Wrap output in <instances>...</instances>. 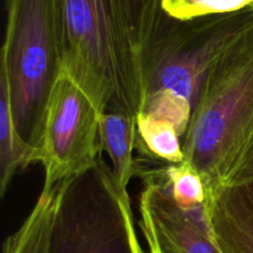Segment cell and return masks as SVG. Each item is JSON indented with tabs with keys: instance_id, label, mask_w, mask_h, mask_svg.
Segmentation results:
<instances>
[{
	"instance_id": "1",
	"label": "cell",
	"mask_w": 253,
	"mask_h": 253,
	"mask_svg": "<svg viewBox=\"0 0 253 253\" xmlns=\"http://www.w3.org/2000/svg\"><path fill=\"white\" fill-rule=\"evenodd\" d=\"M253 135V27L212 68L183 137L208 195L226 184Z\"/></svg>"
},
{
	"instance_id": "2",
	"label": "cell",
	"mask_w": 253,
	"mask_h": 253,
	"mask_svg": "<svg viewBox=\"0 0 253 253\" xmlns=\"http://www.w3.org/2000/svg\"><path fill=\"white\" fill-rule=\"evenodd\" d=\"M62 69L100 114L116 109L137 118L146 99L121 22L120 0H58Z\"/></svg>"
},
{
	"instance_id": "3",
	"label": "cell",
	"mask_w": 253,
	"mask_h": 253,
	"mask_svg": "<svg viewBox=\"0 0 253 253\" xmlns=\"http://www.w3.org/2000/svg\"><path fill=\"white\" fill-rule=\"evenodd\" d=\"M5 67L17 130L37 148L49 93L62 71L58 0H5Z\"/></svg>"
},
{
	"instance_id": "4",
	"label": "cell",
	"mask_w": 253,
	"mask_h": 253,
	"mask_svg": "<svg viewBox=\"0 0 253 253\" xmlns=\"http://www.w3.org/2000/svg\"><path fill=\"white\" fill-rule=\"evenodd\" d=\"M253 27V5L236 12L178 20L165 11L145 53L146 95L169 89L195 103L208 76Z\"/></svg>"
},
{
	"instance_id": "5",
	"label": "cell",
	"mask_w": 253,
	"mask_h": 253,
	"mask_svg": "<svg viewBox=\"0 0 253 253\" xmlns=\"http://www.w3.org/2000/svg\"><path fill=\"white\" fill-rule=\"evenodd\" d=\"M47 253H145L131 199L103 157L83 174L58 184V202Z\"/></svg>"
},
{
	"instance_id": "6",
	"label": "cell",
	"mask_w": 253,
	"mask_h": 253,
	"mask_svg": "<svg viewBox=\"0 0 253 253\" xmlns=\"http://www.w3.org/2000/svg\"><path fill=\"white\" fill-rule=\"evenodd\" d=\"M100 116L90 96L62 69L44 109L39 163L44 172L42 190L83 174L101 158Z\"/></svg>"
},
{
	"instance_id": "7",
	"label": "cell",
	"mask_w": 253,
	"mask_h": 253,
	"mask_svg": "<svg viewBox=\"0 0 253 253\" xmlns=\"http://www.w3.org/2000/svg\"><path fill=\"white\" fill-rule=\"evenodd\" d=\"M140 229L150 253H221L212 239L207 209H183L173 200L161 167L138 162Z\"/></svg>"
},
{
	"instance_id": "8",
	"label": "cell",
	"mask_w": 253,
	"mask_h": 253,
	"mask_svg": "<svg viewBox=\"0 0 253 253\" xmlns=\"http://www.w3.org/2000/svg\"><path fill=\"white\" fill-rule=\"evenodd\" d=\"M205 209L221 253H253V180L209 194Z\"/></svg>"
},
{
	"instance_id": "9",
	"label": "cell",
	"mask_w": 253,
	"mask_h": 253,
	"mask_svg": "<svg viewBox=\"0 0 253 253\" xmlns=\"http://www.w3.org/2000/svg\"><path fill=\"white\" fill-rule=\"evenodd\" d=\"M136 138V118L116 109H110L101 114V151H105L109 155L113 178L123 193H128V184L138 169V163L133 157Z\"/></svg>"
},
{
	"instance_id": "10",
	"label": "cell",
	"mask_w": 253,
	"mask_h": 253,
	"mask_svg": "<svg viewBox=\"0 0 253 253\" xmlns=\"http://www.w3.org/2000/svg\"><path fill=\"white\" fill-rule=\"evenodd\" d=\"M39 163V151L22 138L15 123L6 69L0 64V195L4 197L20 169Z\"/></svg>"
},
{
	"instance_id": "11",
	"label": "cell",
	"mask_w": 253,
	"mask_h": 253,
	"mask_svg": "<svg viewBox=\"0 0 253 253\" xmlns=\"http://www.w3.org/2000/svg\"><path fill=\"white\" fill-rule=\"evenodd\" d=\"M58 202V185L42 190L21 226L7 237L2 253H47Z\"/></svg>"
},
{
	"instance_id": "12",
	"label": "cell",
	"mask_w": 253,
	"mask_h": 253,
	"mask_svg": "<svg viewBox=\"0 0 253 253\" xmlns=\"http://www.w3.org/2000/svg\"><path fill=\"white\" fill-rule=\"evenodd\" d=\"M120 12L128 49L145 81V53L163 12L162 0H120Z\"/></svg>"
},
{
	"instance_id": "13",
	"label": "cell",
	"mask_w": 253,
	"mask_h": 253,
	"mask_svg": "<svg viewBox=\"0 0 253 253\" xmlns=\"http://www.w3.org/2000/svg\"><path fill=\"white\" fill-rule=\"evenodd\" d=\"M136 127V148L141 155L167 165L184 162L183 138L172 124L145 114H138Z\"/></svg>"
},
{
	"instance_id": "14",
	"label": "cell",
	"mask_w": 253,
	"mask_h": 253,
	"mask_svg": "<svg viewBox=\"0 0 253 253\" xmlns=\"http://www.w3.org/2000/svg\"><path fill=\"white\" fill-rule=\"evenodd\" d=\"M161 172L173 200L180 208L195 209L207 204L209 195L204 180L189 163H163L161 166Z\"/></svg>"
},
{
	"instance_id": "15",
	"label": "cell",
	"mask_w": 253,
	"mask_h": 253,
	"mask_svg": "<svg viewBox=\"0 0 253 253\" xmlns=\"http://www.w3.org/2000/svg\"><path fill=\"white\" fill-rule=\"evenodd\" d=\"M140 114L172 124L182 138L187 133L193 115V105L187 98L169 89L147 94Z\"/></svg>"
},
{
	"instance_id": "16",
	"label": "cell",
	"mask_w": 253,
	"mask_h": 253,
	"mask_svg": "<svg viewBox=\"0 0 253 253\" xmlns=\"http://www.w3.org/2000/svg\"><path fill=\"white\" fill-rule=\"evenodd\" d=\"M253 0H162V10L178 20L236 12L252 6Z\"/></svg>"
},
{
	"instance_id": "17",
	"label": "cell",
	"mask_w": 253,
	"mask_h": 253,
	"mask_svg": "<svg viewBox=\"0 0 253 253\" xmlns=\"http://www.w3.org/2000/svg\"><path fill=\"white\" fill-rule=\"evenodd\" d=\"M253 180V135L250 141L249 146L245 150L244 155L240 158L239 163L231 174L229 175L225 185H232V184H241V183L252 182ZM224 185V187H225Z\"/></svg>"
}]
</instances>
